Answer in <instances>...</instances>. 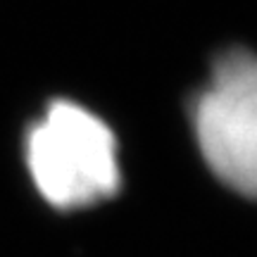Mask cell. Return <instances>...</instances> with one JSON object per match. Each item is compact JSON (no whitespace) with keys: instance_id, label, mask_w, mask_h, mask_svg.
<instances>
[{"instance_id":"1","label":"cell","mask_w":257,"mask_h":257,"mask_svg":"<svg viewBox=\"0 0 257 257\" xmlns=\"http://www.w3.org/2000/svg\"><path fill=\"white\" fill-rule=\"evenodd\" d=\"M27 165L38 193L60 210L105 200L121 181L114 134L74 102H53L31 126Z\"/></svg>"},{"instance_id":"2","label":"cell","mask_w":257,"mask_h":257,"mask_svg":"<svg viewBox=\"0 0 257 257\" xmlns=\"http://www.w3.org/2000/svg\"><path fill=\"white\" fill-rule=\"evenodd\" d=\"M205 162L231 191L257 200V55L231 50L191 110Z\"/></svg>"}]
</instances>
